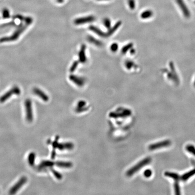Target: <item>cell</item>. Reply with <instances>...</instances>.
I'll list each match as a JSON object with an SVG mask.
<instances>
[{
  "label": "cell",
  "instance_id": "cell-13",
  "mask_svg": "<svg viewBox=\"0 0 195 195\" xmlns=\"http://www.w3.org/2000/svg\"><path fill=\"white\" fill-rule=\"evenodd\" d=\"M85 46L82 45L79 52V61L81 63H85L86 61V57L85 55Z\"/></svg>",
  "mask_w": 195,
  "mask_h": 195
},
{
  "label": "cell",
  "instance_id": "cell-28",
  "mask_svg": "<svg viewBox=\"0 0 195 195\" xmlns=\"http://www.w3.org/2000/svg\"><path fill=\"white\" fill-rule=\"evenodd\" d=\"M104 25L106 28H110L111 27V21L109 19L105 18L104 20Z\"/></svg>",
  "mask_w": 195,
  "mask_h": 195
},
{
  "label": "cell",
  "instance_id": "cell-17",
  "mask_svg": "<svg viewBox=\"0 0 195 195\" xmlns=\"http://www.w3.org/2000/svg\"><path fill=\"white\" fill-rule=\"evenodd\" d=\"M54 165H55V162L49 160L43 161L39 165V168L41 169H43L48 167H53Z\"/></svg>",
  "mask_w": 195,
  "mask_h": 195
},
{
  "label": "cell",
  "instance_id": "cell-25",
  "mask_svg": "<svg viewBox=\"0 0 195 195\" xmlns=\"http://www.w3.org/2000/svg\"><path fill=\"white\" fill-rule=\"evenodd\" d=\"M78 64H79V62L78 61H75L73 63L72 65H71V67H70V72H73L75 71L76 70L78 66Z\"/></svg>",
  "mask_w": 195,
  "mask_h": 195
},
{
  "label": "cell",
  "instance_id": "cell-23",
  "mask_svg": "<svg viewBox=\"0 0 195 195\" xmlns=\"http://www.w3.org/2000/svg\"><path fill=\"white\" fill-rule=\"evenodd\" d=\"M24 21H25V24L28 25L29 26V25L32 24L33 22V19L30 16H27V17H25Z\"/></svg>",
  "mask_w": 195,
  "mask_h": 195
},
{
  "label": "cell",
  "instance_id": "cell-33",
  "mask_svg": "<svg viewBox=\"0 0 195 195\" xmlns=\"http://www.w3.org/2000/svg\"><path fill=\"white\" fill-rule=\"evenodd\" d=\"M57 1L59 3H62L64 1V0H57Z\"/></svg>",
  "mask_w": 195,
  "mask_h": 195
},
{
  "label": "cell",
  "instance_id": "cell-32",
  "mask_svg": "<svg viewBox=\"0 0 195 195\" xmlns=\"http://www.w3.org/2000/svg\"><path fill=\"white\" fill-rule=\"evenodd\" d=\"M85 102L84 101H81L79 102L78 103V108H79L83 107L84 105H85Z\"/></svg>",
  "mask_w": 195,
  "mask_h": 195
},
{
  "label": "cell",
  "instance_id": "cell-3",
  "mask_svg": "<svg viewBox=\"0 0 195 195\" xmlns=\"http://www.w3.org/2000/svg\"><path fill=\"white\" fill-rule=\"evenodd\" d=\"M21 94V90L17 86H13L9 91H7L0 97V102L3 103L10 98L13 95H19Z\"/></svg>",
  "mask_w": 195,
  "mask_h": 195
},
{
  "label": "cell",
  "instance_id": "cell-34",
  "mask_svg": "<svg viewBox=\"0 0 195 195\" xmlns=\"http://www.w3.org/2000/svg\"><path fill=\"white\" fill-rule=\"evenodd\" d=\"M97 1H108V0H97Z\"/></svg>",
  "mask_w": 195,
  "mask_h": 195
},
{
  "label": "cell",
  "instance_id": "cell-11",
  "mask_svg": "<svg viewBox=\"0 0 195 195\" xmlns=\"http://www.w3.org/2000/svg\"><path fill=\"white\" fill-rule=\"evenodd\" d=\"M169 67L170 68L171 72L172 74V77H173V81H174L176 85H178L179 84L180 81H179L178 74L176 72V69L175 68L174 63L172 62H170L169 63Z\"/></svg>",
  "mask_w": 195,
  "mask_h": 195
},
{
  "label": "cell",
  "instance_id": "cell-10",
  "mask_svg": "<svg viewBox=\"0 0 195 195\" xmlns=\"http://www.w3.org/2000/svg\"><path fill=\"white\" fill-rule=\"evenodd\" d=\"M69 79L72 82L79 87H82L84 85L85 83V80L83 78L78 77L74 75H70L69 77Z\"/></svg>",
  "mask_w": 195,
  "mask_h": 195
},
{
  "label": "cell",
  "instance_id": "cell-20",
  "mask_svg": "<svg viewBox=\"0 0 195 195\" xmlns=\"http://www.w3.org/2000/svg\"><path fill=\"white\" fill-rule=\"evenodd\" d=\"M36 155L33 152L30 153L29 154L28 157V161L29 164L31 166L34 165Z\"/></svg>",
  "mask_w": 195,
  "mask_h": 195
},
{
  "label": "cell",
  "instance_id": "cell-22",
  "mask_svg": "<svg viewBox=\"0 0 195 195\" xmlns=\"http://www.w3.org/2000/svg\"><path fill=\"white\" fill-rule=\"evenodd\" d=\"M174 189L175 193L176 195H180V187L179 184V181H175L174 183Z\"/></svg>",
  "mask_w": 195,
  "mask_h": 195
},
{
  "label": "cell",
  "instance_id": "cell-6",
  "mask_svg": "<svg viewBox=\"0 0 195 195\" xmlns=\"http://www.w3.org/2000/svg\"><path fill=\"white\" fill-rule=\"evenodd\" d=\"M27 182V178L25 176L21 177L19 180L17 182L15 183L14 185L11 188L9 191V193L11 195L15 194V193L21 188V187L25 185Z\"/></svg>",
  "mask_w": 195,
  "mask_h": 195
},
{
  "label": "cell",
  "instance_id": "cell-14",
  "mask_svg": "<svg viewBox=\"0 0 195 195\" xmlns=\"http://www.w3.org/2000/svg\"><path fill=\"white\" fill-rule=\"evenodd\" d=\"M195 175V168L188 172H186L181 176V180L183 182H186Z\"/></svg>",
  "mask_w": 195,
  "mask_h": 195
},
{
  "label": "cell",
  "instance_id": "cell-30",
  "mask_svg": "<svg viewBox=\"0 0 195 195\" xmlns=\"http://www.w3.org/2000/svg\"><path fill=\"white\" fill-rule=\"evenodd\" d=\"M144 176L146 177V178H149V177H150L152 175V171H151L150 169H147L146 171L144 172Z\"/></svg>",
  "mask_w": 195,
  "mask_h": 195
},
{
  "label": "cell",
  "instance_id": "cell-4",
  "mask_svg": "<svg viewBox=\"0 0 195 195\" xmlns=\"http://www.w3.org/2000/svg\"><path fill=\"white\" fill-rule=\"evenodd\" d=\"M25 107L26 111V118L28 122L33 121V114L32 109V104L31 100L27 99L25 102Z\"/></svg>",
  "mask_w": 195,
  "mask_h": 195
},
{
  "label": "cell",
  "instance_id": "cell-31",
  "mask_svg": "<svg viewBox=\"0 0 195 195\" xmlns=\"http://www.w3.org/2000/svg\"><path fill=\"white\" fill-rule=\"evenodd\" d=\"M8 26H16V27H17L18 25H16V24L15 23V22L14 21L10 22L9 23H6V24H4L3 25V27Z\"/></svg>",
  "mask_w": 195,
  "mask_h": 195
},
{
  "label": "cell",
  "instance_id": "cell-29",
  "mask_svg": "<svg viewBox=\"0 0 195 195\" xmlns=\"http://www.w3.org/2000/svg\"><path fill=\"white\" fill-rule=\"evenodd\" d=\"M25 17H24L23 15H21L20 14L16 15H14L12 17L14 19H18L21 21H24Z\"/></svg>",
  "mask_w": 195,
  "mask_h": 195
},
{
  "label": "cell",
  "instance_id": "cell-1",
  "mask_svg": "<svg viewBox=\"0 0 195 195\" xmlns=\"http://www.w3.org/2000/svg\"><path fill=\"white\" fill-rule=\"evenodd\" d=\"M28 25L25 24L23 25L22 23L19 24L18 25L17 29L15 30L14 32L12 33L11 35L10 36H6V37H2L0 39V43L10 42H13L17 40L19 38L22 33H23L25 30H26Z\"/></svg>",
  "mask_w": 195,
  "mask_h": 195
},
{
  "label": "cell",
  "instance_id": "cell-16",
  "mask_svg": "<svg viewBox=\"0 0 195 195\" xmlns=\"http://www.w3.org/2000/svg\"><path fill=\"white\" fill-rule=\"evenodd\" d=\"M55 164L57 167L62 168H71L73 166V164L71 162L66 161H57L55 162Z\"/></svg>",
  "mask_w": 195,
  "mask_h": 195
},
{
  "label": "cell",
  "instance_id": "cell-21",
  "mask_svg": "<svg viewBox=\"0 0 195 195\" xmlns=\"http://www.w3.org/2000/svg\"><path fill=\"white\" fill-rule=\"evenodd\" d=\"M2 17L4 19H8L11 17L10 11L7 8H5L2 11Z\"/></svg>",
  "mask_w": 195,
  "mask_h": 195
},
{
  "label": "cell",
  "instance_id": "cell-35",
  "mask_svg": "<svg viewBox=\"0 0 195 195\" xmlns=\"http://www.w3.org/2000/svg\"><path fill=\"white\" fill-rule=\"evenodd\" d=\"M194 86H195V81H194Z\"/></svg>",
  "mask_w": 195,
  "mask_h": 195
},
{
  "label": "cell",
  "instance_id": "cell-5",
  "mask_svg": "<svg viewBox=\"0 0 195 195\" xmlns=\"http://www.w3.org/2000/svg\"><path fill=\"white\" fill-rule=\"evenodd\" d=\"M171 144L172 142L170 140H163L158 142L150 144L148 147V148L150 150H154L161 149L162 148L167 147L171 146Z\"/></svg>",
  "mask_w": 195,
  "mask_h": 195
},
{
  "label": "cell",
  "instance_id": "cell-26",
  "mask_svg": "<svg viewBox=\"0 0 195 195\" xmlns=\"http://www.w3.org/2000/svg\"><path fill=\"white\" fill-rule=\"evenodd\" d=\"M128 4L131 10L135 9L136 7V2L135 0H128Z\"/></svg>",
  "mask_w": 195,
  "mask_h": 195
},
{
  "label": "cell",
  "instance_id": "cell-18",
  "mask_svg": "<svg viewBox=\"0 0 195 195\" xmlns=\"http://www.w3.org/2000/svg\"><path fill=\"white\" fill-rule=\"evenodd\" d=\"M153 15V12L150 10H146L142 12L140 15V17L142 19H148L151 17Z\"/></svg>",
  "mask_w": 195,
  "mask_h": 195
},
{
  "label": "cell",
  "instance_id": "cell-19",
  "mask_svg": "<svg viewBox=\"0 0 195 195\" xmlns=\"http://www.w3.org/2000/svg\"><path fill=\"white\" fill-rule=\"evenodd\" d=\"M186 150L187 152L195 156V146L192 144H188L186 146Z\"/></svg>",
  "mask_w": 195,
  "mask_h": 195
},
{
  "label": "cell",
  "instance_id": "cell-27",
  "mask_svg": "<svg viewBox=\"0 0 195 195\" xmlns=\"http://www.w3.org/2000/svg\"><path fill=\"white\" fill-rule=\"evenodd\" d=\"M118 49V46L117 43H113L111 44V46H110V49L111 51L113 52H116Z\"/></svg>",
  "mask_w": 195,
  "mask_h": 195
},
{
  "label": "cell",
  "instance_id": "cell-8",
  "mask_svg": "<svg viewBox=\"0 0 195 195\" xmlns=\"http://www.w3.org/2000/svg\"><path fill=\"white\" fill-rule=\"evenodd\" d=\"M176 2L178 3L181 10H182L183 15L185 17L188 18L191 16V13L188 7L186 5L183 0H176Z\"/></svg>",
  "mask_w": 195,
  "mask_h": 195
},
{
  "label": "cell",
  "instance_id": "cell-36",
  "mask_svg": "<svg viewBox=\"0 0 195 195\" xmlns=\"http://www.w3.org/2000/svg\"></svg>",
  "mask_w": 195,
  "mask_h": 195
},
{
  "label": "cell",
  "instance_id": "cell-7",
  "mask_svg": "<svg viewBox=\"0 0 195 195\" xmlns=\"http://www.w3.org/2000/svg\"><path fill=\"white\" fill-rule=\"evenodd\" d=\"M95 18L93 15H89L82 17L76 19L74 21V24L76 25H81L91 23L95 21Z\"/></svg>",
  "mask_w": 195,
  "mask_h": 195
},
{
  "label": "cell",
  "instance_id": "cell-9",
  "mask_svg": "<svg viewBox=\"0 0 195 195\" xmlns=\"http://www.w3.org/2000/svg\"><path fill=\"white\" fill-rule=\"evenodd\" d=\"M33 92L35 95H37L42 100H43V101L48 102L49 101V96L40 89L38 88H35L33 89Z\"/></svg>",
  "mask_w": 195,
  "mask_h": 195
},
{
  "label": "cell",
  "instance_id": "cell-2",
  "mask_svg": "<svg viewBox=\"0 0 195 195\" xmlns=\"http://www.w3.org/2000/svg\"><path fill=\"white\" fill-rule=\"evenodd\" d=\"M151 161V158L149 157L144 158L143 160L140 161L126 172V176L127 177H131L134 174H135L136 172L139 171L140 169L150 164Z\"/></svg>",
  "mask_w": 195,
  "mask_h": 195
},
{
  "label": "cell",
  "instance_id": "cell-15",
  "mask_svg": "<svg viewBox=\"0 0 195 195\" xmlns=\"http://www.w3.org/2000/svg\"><path fill=\"white\" fill-rule=\"evenodd\" d=\"M164 175L166 177L174 179L175 181H179L181 180V176L176 172L169 171L165 172H164Z\"/></svg>",
  "mask_w": 195,
  "mask_h": 195
},
{
  "label": "cell",
  "instance_id": "cell-12",
  "mask_svg": "<svg viewBox=\"0 0 195 195\" xmlns=\"http://www.w3.org/2000/svg\"><path fill=\"white\" fill-rule=\"evenodd\" d=\"M74 145L73 143L71 142H65L62 143H58L57 148L59 150H71L73 149Z\"/></svg>",
  "mask_w": 195,
  "mask_h": 195
},
{
  "label": "cell",
  "instance_id": "cell-24",
  "mask_svg": "<svg viewBox=\"0 0 195 195\" xmlns=\"http://www.w3.org/2000/svg\"><path fill=\"white\" fill-rule=\"evenodd\" d=\"M52 172H53V174L54 176H55V178H57V179H59V180H60V179L62 178V175L60 173V172H58L57 171L55 170L54 169L52 168Z\"/></svg>",
  "mask_w": 195,
  "mask_h": 195
}]
</instances>
